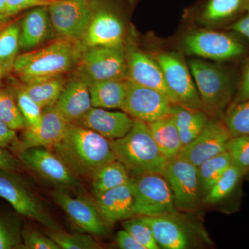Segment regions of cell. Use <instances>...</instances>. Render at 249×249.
<instances>
[{
	"label": "cell",
	"instance_id": "6da1fadb",
	"mask_svg": "<svg viewBox=\"0 0 249 249\" xmlns=\"http://www.w3.org/2000/svg\"><path fill=\"white\" fill-rule=\"evenodd\" d=\"M52 148L76 175L93 178L103 166L116 160L110 142L101 134L76 124Z\"/></svg>",
	"mask_w": 249,
	"mask_h": 249
},
{
	"label": "cell",
	"instance_id": "7a4b0ae2",
	"mask_svg": "<svg viewBox=\"0 0 249 249\" xmlns=\"http://www.w3.org/2000/svg\"><path fill=\"white\" fill-rule=\"evenodd\" d=\"M109 142L116 160L123 163L131 175H163L168 160L157 147L146 123L134 119L128 133Z\"/></svg>",
	"mask_w": 249,
	"mask_h": 249
},
{
	"label": "cell",
	"instance_id": "3957f363",
	"mask_svg": "<svg viewBox=\"0 0 249 249\" xmlns=\"http://www.w3.org/2000/svg\"><path fill=\"white\" fill-rule=\"evenodd\" d=\"M83 52L81 46L70 41H55L35 52L16 57L13 70L24 83L62 76L76 66Z\"/></svg>",
	"mask_w": 249,
	"mask_h": 249
},
{
	"label": "cell",
	"instance_id": "277c9868",
	"mask_svg": "<svg viewBox=\"0 0 249 249\" xmlns=\"http://www.w3.org/2000/svg\"><path fill=\"white\" fill-rule=\"evenodd\" d=\"M189 67L206 112L219 118L235 92L231 73L218 64L200 59L190 60Z\"/></svg>",
	"mask_w": 249,
	"mask_h": 249
},
{
	"label": "cell",
	"instance_id": "5b68a950",
	"mask_svg": "<svg viewBox=\"0 0 249 249\" xmlns=\"http://www.w3.org/2000/svg\"><path fill=\"white\" fill-rule=\"evenodd\" d=\"M78 78L87 84L107 80H127L124 45L85 49L77 62Z\"/></svg>",
	"mask_w": 249,
	"mask_h": 249
},
{
	"label": "cell",
	"instance_id": "8992f818",
	"mask_svg": "<svg viewBox=\"0 0 249 249\" xmlns=\"http://www.w3.org/2000/svg\"><path fill=\"white\" fill-rule=\"evenodd\" d=\"M131 182L136 214L155 217L177 213L173 193L163 175L150 173L132 176Z\"/></svg>",
	"mask_w": 249,
	"mask_h": 249
},
{
	"label": "cell",
	"instance_id": "52a82bcc",
	"mask_svg": "<svg viewBox=\"0 0 249 249\" xmlns=\"http://www.w3.org/2000/svg\"><path fill=\"white\" fill-rule=\"evenodd\" d=\"M0 197L7 201L16 212L40 223L51 231H60L37 196L15 172L0 170Z\"/></svg>",
	"mask_w": 249,
	"mask_h": 249
},
{
	"label": "cell",
	"instance_id": "ba28073f",
	"mask_svg": "<svg viewBox=\"0 0 249 249\" xmlns=\"http://www.w3.org/2000/svg\"><path fill=\"white\" fill-rule=\"evenodd\" d=\"M176 104L206 112L190 69L179 54L164 52L156 56Z\"/></svg>",
	"mask_w": 249,
	"mask_h": 249
},
{
	"label": "cell",
	"instance_id": "9c48e42d",
	"mask_svg": "<svg viewBox=\"0 0 249 249\" xmlns=\"http://www.w3.org/2000/svg\"><path fill=\"white\" fill-rule=\"evenodd\" d=\"M163 175L173 193L177 209L184 211L197 209L203 196L197 167L178 156L168 160Z\"/></svg>",
	"mask_w": 249,
	"mask_h": 249
},
{
	"label": "cell",
	"instance_id": "30bf717a",
	"mask_svg": "<svg viewBox=\"0 0 249 249\" xmlns=\"http://www.w3.org/2000/svg\"><path fill=\"white\" fill-rule=\"evenodd\" d=\"M183 46L190 55L213 61H226L242 56L245 45L235 37L219 31L201 30L188 34Z\"/></svg>",
	"mask_w": 249,
	"mask_h": 249
},
{
	"label": "cell",
	"instance_id": "8fae6325",
	"mask_svg": "<svg viewBox=\"0 0 249 249\" xmlns=\"http://www.w3.org/2000/svg\"><path fill=\"white\" fill-rule=\"evenodd\" d=\"M173 104L160 91L127 80V94L121 109L132 119L149 124L171 115Z\"/></svg>",
	"mask_w": 249,
	"mask_h": 249
},
{
	"label": "cell",
	"instance_id": "7c38bea8",
	"mask_svg": "<svg viewBox=\"0 0 249 249\" xmlns=\"http://www.w3.org/2000/svg\"><path fill=\"white\" fill-rule=\"evenodd\" d=\"M48 11L55 31L71 39L83 36L93 14L88 0H55L48 6Z\"/></svg>",
	"mask_w": 249,
	"mask_h": 249
},
{
	"label": "cell",
	"instance_id": "4fadbf2b",
	"mask_svg": "<svg viewBox=\"0 0 249 249\" xmlns=\"http://www.w3.org/2000/svg\"><path fill=\"white\" fill-rule=\"evenodd\" d=\"M231 137L224 121L213 117L199 136L183 147L178 157L198 167L211 157L227 151L228 142Z\"/></svg>",
	"mask_w": 249,
	"mask_h": 249
},
{
	"label": "cell",
	"instance_id": "5bb4252c",
	"mask_svg": "<svg viewBox=\"0 0 249 249\" xmlns=\"http://www.w3.org/2000/svg\"><path fill=\"white\" fill-rule=\"evenodd\" d=\"M19 160L49 182L60 186L78 185L76 175L55 152L45 147H31L19 152Z\"/></svg>",
	"mask_w": 249,
	"mask_h": 249
},
{
	"label": "cell",
	"instance_id": "9a60e30c",
	"mask_svg": "<svg viewBox=\"0 0 249 249\" xmlns=\"http://www.w3.org/2000/svg\"><path fill=\"white\" fill-rule=\"evenodd\" d=\"M140 219L151 229L157 244L165 249H186L194 245V228L175 213Z\"/></svg>",
	"mask_w": 249,
	"mask_h": 249
},
{
	"label": "cell",
	"instance_id": "2e32d148",
	"mask_svg": "<svg viewBox=\"0 0 249 249\" xmlns=\"http://www.w3.org/2000/svg\"><path fill=\"white\" fill-rule=\"evenodd\" d=\"M125 49L127 80L136 84L157 90L176 104L173 93L165 83L163 71L155 58L144 53L132 44Z\"/></svg>",
	"mask_w": 249,
	"mask_h": 249
},
{
	"label": "cell",
	"instance_id": "e0dca14e",
	"mask_svg": "<svg viewBox=\"0 0 249 249\" xmlns=\"http://www.w3.org/2000/svg\"><path fill=\"white\" fill-rule=\"evenodd\" d=\"M53 199L72 222L90 235L106 237L108 231L96 205L88 199L73 197L62 189L54 192Z\"/></svg>",
	"mask_w": 249,
	"mask_h": 249
},
{
	"label": "cell",
	"instance_id": "ac0fdd59",
	"mask_svg": "<svg viewBox=\"0 0 249 249\" xmlns=\"http://www.w3.org/2000/svg\"><path fill=\"white\" fill-rule=\"evenodd\" d=\"M124 25L120 18L109 10L93 13L86 31L82 36L83 48L115 47L124 45Z\"/></svg>",
	"mask_w": 249,
	"mask_h": 249
},
{
	"label": "cell",
	"instance_id": "d6986e66",
	"mask_svg": "<svg viewBox=\"0 0 249 249\" xmlns=\"http://www.w3.org/2000/svg\"><path fill=\"white\" fill-rule=\"evenodd\" d=\"M69 124L55 106L44 108L40 125L24 129L19 152L31 147H53L66 132Z\"/></svg>",
	"mask_w": 249,
	"mask_h": 249
},
{
	"label": "cell",
	"instance_id": "ffe728a7",
	"mask_svg": "<svg viewBox=\"0 0 249 249\" xmlns=\"http://www.w3.org/2000/svg\"><path fill=\"white\" fill-rule=\"evenodd\" d=\"M134 119L127 113L92 107L75 124L101 134L108 140L124 137L133 126Z\"/></svg>",
	"mask_w": 249,
	"mask_h": 249
},
{
	"label": "cell",
	"instance_id": "44dd1931",
	"mask_svg": "<svg viewBox=\"0 0 249 249\" xmlns=\"http://www.w3.org/2000/svg\"><path fill=\"white\" fill-rule=\"evenodd\" d=\"M95 197L100 214L107 224L126 220L136 214L131 180L126 184L109 190Z\"/></svg>",
	"mask_w": 249,
	"mask_h": 249
},
{
	"label": "cell",
	"instance_id": "7402d4cb",
	"mask_svg": "<svg viewBox=\"0 0 249 249\" xmlns=\"http://www.w3.org/2000/svg\"><path fill=\"white\" fill-rule=\"evenodd\" d=\"M54 106L69 124H75L93 107L88 85L78 77L70 80Z\"/></svg>",
	"mask_w": 249,
	"mask_h": 249
},
{
	"label": "cell",
	"instance_id": "603a6c76",
	"mask_svg": "<svg viewBox=\"0 0 249 249\" xmlns=\"http://www.w3.org/2000/svg\"><path fill=\"white\" fill-rule=\"evenodd\" d=\"M50 24L48 6H39L29 11L21 25L19 47L28 50L42 44L48 37Z\"/></svg>",
	"mask_w": 249,
	"mask_h": 249
},
{
	"label": "cell",
	"instance_id": "cb8c5ba5",
	"mask_svg": "<svg viewBox=\"0 0 249 249\" xmlns=\"http://www.w3.org/2000/svg\"><path fill=\"white\" fill-rule=\"evenodd\" d=\"M93 107L121 109L127 91V80H107L88 85Z\"/></svg>",
	"mask_w": 249,
	"mask_h": 249
},
{
	"label": "cell",
	"instance_id": "d4e9b609",
	"mask_svg": "<svg viewBox=\"0 0 249 249\" xmlns=\"http://www.w3.org/2000/svg\"><path fill=\"white\" fill-rule=\"evenodd\" d=\"M147 125L157 147L165 158L169 160L178 157L183 145L172 116L149 123Z\"/></svg>",
	"mask_w": 249,
	"mask_h": 249
},
{
	"label": "cell",
	"instance_id": "484cf974",
	"mask_svg": "<svg viewBox=\"0 0 249 249\" xmlns=\"http://www.w3.org/2000/svg\"><path fill=\"white\" fill-rule=\"evenodd\" d=\"M171 116L178 127L183 147L199 136L209 121V114L204 111L173 104Z\"/></svg>",
	"mask_w": 249,
	"mask_h": 249
},
{
	"label": "cell",
	"instance_id": "4316f807",
	"mask_svg": "<svg viewBox=\"0 0 249 249\" xmlns=\"http://www.w3.org/2000/svg\"><path fill=\"white\" fill-rule=\"evenodd\" d=\"M65 84L63 77L58 76L26 83L22 89L43 109L55 106Z\"/></svg>",
	"mask_w": 249,
	"mask_h": 249
},
{
	"label": "cell",
	"instance_id": "83f0119b",
	"mask_svg": "<svg viewBox=\"0 0 249 249\" xmlns=\"http://www.w3.org/2000/svg\"><path fill=\"white\" fill-rule=\"evenodd\" d=\"M132 177L121 162L114 160L103 166L93 177V193L95 196L123 186L130 181Z\"/></svg>",
	"mask_w": 249,
	"mask_h": 249
},
{
	"label": "cell",
	"instance_id": "f1b7e54d",
	"mask_svg": "<svg viewBox=\"0 0 249 249\" xmlns=\"http://www.w3.org/2000/svg\"><path fill=\"white\" fill-rule=\"evenodd\" d=\"M249 0H207L201 11L205 22H224L244 12Z\"/></svg>",
	"mask_w": 249,
	"mask_h": 249
},
{
	"label": "cell",
	"instance_id": "f546056e",
	"mask_svg": "<svg viewBox=\"0 0 249 249\" xmlns=\"http://www.w3.org/2000/svg\"><path fill=\"white\" fill-rule=\"evenodd\" d=\"M232 164L230 155L225 151L211 157L197 167L203 196Z\"/></svg>",
	"mask_w": 249,
	"mask_h": 249
},
{
	"label": "cell",
	"instance_id": "4dcf8cb0",
	"mask_svg": "<svg viewBox=\"0 0 249 249\" xmlns=\"http://www.w3.org/2000/svg\"><path fill=\"white\" fill-rule=\"evenodd\" d=\"M246 173L247 170L233 164L231 165L205 195L203 202L206 204H214L224 200L234 191Z\"/></svg>",
	"mask_w": 249,
	"mask_h": 249
},
{
	"label": "cell",
	"instance_id": "1f68e13d",
	"mask_svg": "<svg viewBox=\"0 0 249 249\" xmlns=\"http://www.w3.org/2000/svg\"><path fill=\"white\" fill-rule=\"evenodd\" d=\"M223 121L232 137L249 135V100L232 103Z\"/></svg>",
	"mask_w": 249,
	"mask_h": 249
},
{
	"label": "cell",
	"instance_id": "d6a6232c",
	"mask_svg": "<svg viewBox=\"0 0 249 249\" xmlns=\"http://www.w3.org/2000/svg\"><path fill=\"white\" fill-rule=\"evenodd\" d=\"M20 27L14 24L0 32V62L9 70L12 69L16 54L19 48Z\"/></svg>",
	"mask_w": 249,
	"mask_h": 249
},
{
	"label": "cell",
	"instance_id": "836d02e7",
	"mask_svg": "<svg viewBox=\"0 0 249 249\" xmlns=\"http://www.w3.org/2000/svg\"><path fill=\"white\" fill-rule=\"evenodd\" d=\"M0 119L14 130L27 128L28 124L17 102L8 91L0 89Z\"/></svg>",
	"mask_w": 249,
	"mask_h": 249
},
{
	"label": "cell",
	"instance_id": "e575fe53",
	"mask_svg": "<svg viewBox=\"0 0 249 249\" xmlns=\"http://www.w3.org/2000/svg\"><path fill=\"white\" fill-rule=\"evenodd\" d=\"M50 238L62 249H98L101 245L92 236L85 234H70L60 231H51Z\"/></svg>",
	"mask_w": 249,
	"mask_h": 249
},
{
	"label": "cell",
	"instance_id": "d590c367",
	"mask_svg": "<svg viewBox=\"0 0 249 249\" xmlns=\"http://www.w3.org/2000/svg\"><path fill=\"white\" fill-rule=\"evenodd\" d=\"M23 249L20 225L0 213V249Z\"/></svg>",
	"mask_w": 249,
	"mask_h": 249
},
{
	"label": "cell",
	"instance_id": "8d00e7d4",
	"mask_svg": "<svg viewBox=\"0 0 249 249\" xmlns=\"http://www.w3.org/2000/svg\"><path fill=\"white\" fill-rule=\"evenodd\" d=\"M124 230L130 234L145 249H160L151 229L140 217L126 219L122 224Z\"/></svg>",
	"mask_w": 249,
	"mask_h": 249
},
{
	"label": "cell",
	"instance_id": "74e56055",
	"mask_svg": "<svg viewBox=\"0 0 249 249\" xmlns=\"http://www.w3.org/2000/svg\"><path fill=\"white\" fill-rule=\"evenodd\" d=\"M227 151L232 164L242 169H249V135L232 137L227 144Z\"/></svg>",
	"mask_w": 249,
	"mask_h": 249
},
{
	"label": "cell",
	"instance_id": "f35d334b",
	"mask_svg": "<svg viewBox=\"0 0 249 249\" xmlns=\"http://www.w3.org/2000/svg\"><path fill=\"white\" fill-rule=\"evenodd\" d=\"M16 101L19 110L27 121V127L36 128L38 127L42 121V108L22 89L17 93Z\"/></svg>",
	"mask_w": 249,
	"mask_h": 249
},
{
	"label": "cell",
	"instance_id": "ab89813d",
	"mask_svg": "<svg viewBox=\"0 0 249 249\" xmlns=\"http://www.w3.org/2000/svg\"><path fill=\"white\" fill-rule=\"evenodd\" d=\"M23 249H60L52 238L46 237L39 231L28 228L22 231Z\"/></svg>",
	"mask_w": 249,
	"mask_h": 249
},
{
	"label": "cell",
	"instance_id": "60d3db41",
	"mask_svg": "<svg viewBox=\"0 0 249 249\" xmlns=\"http://www.w3.org/2000/svg\"><path fill=\"white\" fill-rule=\"evenodd\" d=\"M52 0H6V15L11 16L29 8L48 6Z\"/></svg>",
	"mask_w": 249,
	"mask_h": 249
},
{
	"label": "cell",
	"instance_id": "b9f144b4",
	"mask_svg": "<svg viewBox=\"0 0 249 249\" xmlns=\"http://www.w3.org/2000/svg\"><path fill=\"white\" fill-rule=\"evenodd\" d=\"M0 146L11 150L19 151L21 141L18 139L16 131L10 128L4 121L0 119Z\"/></svg>",
	"mask_w": 249,
	"mask_h": 249
},
{
	"label": "cell",
	"instance_id": "7bdbcfd3",
	"mask_svg": "<svg viewBox=\"0 0 249 249\" xmlns=\"http://www.w3.org/2000/svg\"><path fill=\"white\" fill-rule=\"evenodd\" d=\"M247 100H249V59L244 67L240 85L233 102H240Z\"/></svg>",
	"mask_w": 249,
	"mask_h": 249
},
{
	"label": "cell",
	"instance_id": "ee69618b",
	"mask_svg": "<svg viewBox=\"0 0 249 249\" xmlns=\"http://www.w3.org/2000/svg\"><path fill=\"white\" fill-rule=\"evenodd\" d=\"M20 168V162L10 153L9 150L0 146V170L16 172Z\"/></svg>",
	"mask_w": 249,
	"mask_h": 249
},
{
	"label": "cell",
	"instance_id": "f6af8a7d",
	"mask_svg": "<svg viewBox=\"0 0 249 249\" xmlns=\"http://www.w3.org/2000/svg\"><path fill=\"white\" fill-rule=\"evenodd\" d=\"M116 241L120 249H145L124 229L117 232Z\"/></svg>",
	"mask_w": 249,
	"mask_h": 249
},
{
	"label": "cell",
	"instance_id": "bcb514c9",
	"mask_svg": "<svg viewBox=\"0 0 249 249\" xmlns=\"http://www.w3.org/2000/svg\"><path fill=\"white\" fill-rule=\"evenodd\" d=\"M230 29L249 40V1L244 11V16L230 26Z\"/></svg>",
	"mask_w": 249,
	"mask_h": 249
},
{
	"label": "cell",
	"instance_id": "7dc6e473",
	"mask_svg": "<svg viewBox=\"0 0 249 249\" xmlns=\"http://www.w3.org/2000/svg\"><path fill=\"white\" fill-rule=\"evenodd\" d=\"M9 71V69L7 68L4 64L0 62V83H1V80H2L3 78L6 73H7L8 71Z\"/></svg>",
	"mask_w": 249,
	"mask_h": 249
},
{
	"label": "cell",
	"instance_id": "c3c4849f",
	"mask_svg": "<svg viewBox=\"0 0 249 249\" xmlns=\"http://www.w3.org/2000/svg\"><path fill=\"white\" fill-rule=\"evenodd\" d=\"M6 0H0V14H6Z\"/></svg>",
	"mask_w": 249,
	"mask_h": 249
},
{
	"label": "cell",
	"instance_id": "681fc988",
	"mask_svg": "<svg viewBox=\"0 0 249 249\" xmlns=\"http://www.w3.org/2000/svg\"><path fill=\"white\" fill-rule=\"evenodd\" d=\"M10 16L6 14H0V26L5 24L9 20Z\"/></svg>",
	"mask_w": 249,
	"mask_h": 249
},
{
	"label": "cell",
	"instance_id": "f907efd6",
	"mask_svg": "<svg viewBox=\"0 0 249 249\" xmlns=\"http://www.w3.org/2000/svg\"><path fill=\"white\" fill-rule=\"evenodd\" d=\"M127 1H129V2H133V1H134V0H127Z\"/></svg>",
	"mask_w": 249,
	"mask_h": 249
},
{
	"label": "cell",
	"instance_id": "816d5d0a",
	"mask_svg": "<svg viewBox=\"0 0 249 249\" xmlns=\"http://www.w3.org/2000/svg\"><path fill=\"white\" fill-rule=\"evenodd\" d=\"M52 1H55V0H52Z\"/></svg>",
	"mask_w": 249,
	"mask_h": 249
}]
</instances>
